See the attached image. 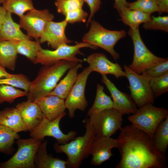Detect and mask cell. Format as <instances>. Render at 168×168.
<instances>
[{"instance_id": "6da1fadb", "label": "cell", "mask_w": 168, "mask_h": 168, "mask_svg": "<svg viewBox=\"0 0 168 168\" xmlns=\"http://www.w3.org/2000/svg\"><path fill=\"white\" fill-rule=\"evenodd\" d=\"M118 148L121 159L116 168H167V157L158 150L153 138L132 124L120 129Z\"/></svg>"}, {"instance_id": "7a4b0ae2", "label": "cell", "mask_w": 168, "mask_h": 168, "mask_svg": "<svg viewBox=\"0 0 168 168\" xmlns=\"http://www.w3.org/2000/svg\"><path fill=\"white\" fill-rule=\"evenodd\" d=\"M78 63L63 60L51 65L44 66L35 78L31 82L27 96V100L34 101L48 96L66 72Z\"/></svg>"}, {"instance_id": "3957f363", "label": "cell", "mask_w": 168, "mask_h": 168, "mask_svg": "<svg viewBox=\"0 0 168 168\" xmlns=\"http://www.w3.org/2000/svg\"><path fill=\"white\" fill-rule=\"evenodd\" d=\"M86 132L82 136L74 138L64 144H54V148L58 153H63L67 156V166L72 168H79L82 161L90 154L92 143L96 136L93 123L89 118L84 120Z\"/></svg>"}, {"instance_id": "277c9868", "label": "cell", "mask_w": 168, "mask_h": 168, "mask_svg": "<svg viewBox=\"0 0 168 168\" xmlns=\"http://www.w3.org/2000/svg\"><path fill=\"white\" fill-rule=\"evenodd\" d=\"M90 23V29L82 37L83 42L100 47L109 53L114 59H119V54L116 52L114 48L119 40L125 37L126 31L124 30H107L94 19Z\"/></svg>"}, {"instance_id": "5b68a950", "label": "cell", "mask_w": 168, "mask_h": 168, "mask_svg": "<svg viewBox=\"0 0 168 168\" xmlns=\"http://www.w3.org/2000/svg\"><path fill=\"white\" fill-rule=\"evenodd\" d=\"M84 48L97 49V47L83 42L77 43L73 45L63 44L54 50L45 49L41 47L38 51L33 63L40 64L43 66L50 65L63 60L82 63L83 61L77 58L76 56L77 54H83L80 49Z\"/></svg>"}, {"instance_id": "8992f818", "label": "cell", "mask_w": 168, "mask_h": 168, "mask_svg": "<svg viewBox=\"0 0 168 168\" xmlns=\"http://www.w3.org/2000/svg\"><path fill=\"white\" fill-rule=\"evenodd\" d=\"M168 115L166 109L150 103L138 109L128 119L133 126L153 138L158 126Z\"/></svg>"}, {"instance_id": "52a82bcc", "label": "cell", "mask_w": 168, "mask_h": 168, "mask_svg": "<svg viewBox=\"0 0 168 168\" xmlns=\"http://www.w3.org/2000/svg\"><path fill=\"white\" fill-rule=\"evenodd\" d=\"M128 33L134 47L133 60L128 66L132 70L141 74L145 71L168 59L156 56L148 49L141 38L139 28L135 29L130 28Z\"/></svg>"}, {"instance_id": "ba28073f", "label": "cell", "mask_w": 168, "mask_h": 168, "mask_svg": "<svg viewBox=\"0 0 168 168\" xmlns=\"http://www.w3.org/2000/svg\"><path fill=\"white\" fill-rule=\"evenodd\" d=\"M41 141L32 138L17 139L18 149L8 160L0 164L2 168H35V157Z\"/></svg>"}, {"instance_id": "9c48e42d", "label": "cell", "mask_w": 168, "mask_h": 168, "mask_svg": "<svg viewBox=\"0 0 168 168\" xmlns=\"http://www.w3.org/2000/svg\"><path fill=\"white\" fill-rule=\"evenodd\" d=\"M124 68L125 77L129 83L130 96L137 106L140 108L148 104H153L155 98L150 86L149 79L133 72L126 65Z\"/></svg>"}, {"instance_id": "30bf717a", "label": "cell", "mask_w": 168, "mask_h": 168, "mask_svg": "<svg viewBox=\"0 0 168 168\" xmlns=\"http://www.w3.org/2000/svg\"><path fill=\"white\" fill-rule=\"evenodd\" d=\"M92 72L89 66L78 74L75 84L65 99V107L68 110V114L70 118L74 117L76 110L84 111L87 106L85 90L88 78Z\"/></svg>"}, {"instance_id": "8fae6325", "label": "cell", "mask_w": 168, "mask_h": 168, "mask_svg": "<svg viewBox=\"0 0 168 168\" xmlns=\"http://www.w3.org/2000/svg\"><path fill=\"white\" fill-rule=\"evenodd\" d=\"M65 115L64 112L52 121L49 120L44 116L39 125L30 133V136L40 141L43 140L46 137H52L56 140L59 144H64L73 139L77 135L76 132L71 131L67 134H65L60 128V120Z\"/></svg>"}, {"instance_id": "7c38bea8", "label": "cell", "mask_w": 168, "mask_h": 168, "mask_svg": "<svg viewBox=\"0 0 168 168\" xmlns=\"http://www.w3.org/2000/svg\"><path fill=\"white\" fill-rule=\"evenodd\" d=\"M20 18L19 24L21 28L26 31L30 38L39 40L47 24L53 21L54 16L47 9L38 10L34 8Z\"/></svg>"}, {"instance_id": "4fadbf2b", "label": "cell", "mask_w": 168, "mask_h": 168, "mask_svg": "<svg viewBox=\"0 0 168 168\" xmlns=\"http://www.w3.org/2000/svg\"><path fill=\"white\" fill-rule=\"evenodd\" d=\"M123 115L113 108L106 109L96 117L90 118L94 125L96 136L111 137L122 128Z\"/></svg>"}, {"instance_id": "5bb4252c", "label": "cell", "mask_w": 168, "mask_h": 168, "mask_svg": "<svg viewBox=\"0 0 168 168\" xmlns=\"http://www.w3.org/2000/svg\"><path fill=\"white\" fill-rule=\"evenodd\" d=\"M101 80L110 93L113 109L123 115L133 114L136 112L137 106L130 96L119 90L106 75H102Z\"/></svg>"}, {"instance_id": "9a60e30c", "label": "cell", "mask_w": 168, "mask_h": 168, "mask_svg": "<svg viewBox=\"0 0 168 168\" xmlns=\"http://www.w3.org/2000/svg\"><path fill=\"white\" fill-rule=\"evenodd\" d=\"M119 142L118 139L111 137L96 136L90 148V154L92 155V164L99 166L109 160L113 156L112 149L118 148Z\"/></svg>"}, {"instance_id": "2e32d148", "label": "cell", "mask_w": 168, "mask_h": 168, "mask_svg": "<svg viewBox=\"0 0 168 168\" xmlns=\"http://www.w3.org/2000/svg\"><path fill=\"white\" fill-rule=\"evenodd\" d=\"M68 23L64 20L60 22L51 21L47 23L39 41L40 44L47 42L54 49L64 44L73 42L67 37L65 30Z\"/></svg>"}, {"instance_id": "e0dca14e", "label": "cell", "mask_w": 168, "mask_h": 168, "mask_svg": "<svg viewBox=\"0 0 168 168\" xmlns=\"http://www.w3.org/2000/svg\"><path fill=\"white\" fill-rule=\"evenodd\" d=\"M85 60L89 64L92 72H98L102 75H113L117 78L126 77L125 72L120 65L110 61L102 53L91 54Z\"/></svg>"}, {"instance_id": "ac0fdd59", "label": "cell", "mask_w": 168, "mask_h": 168, "mask_svg": "<svg viewBox=\"0 0 168 168\" xmlns=\"http://www.w3.org/2000/svg\"><path fill=\"white\" fill-rule=\"evenodd\" d=\"M18 111L27 131L31 132L40 123L44 115L35 101L27 100L18 104Z\"/></svg>"}, {"instance_id": "d6986e66", "label": "cell", "mask_w": 168, "mask_h": 168, "mask_svg": "<svg viewBox=\"0 0 168 168\" xmlns=\"http://www.w3.org/2000/svg\"><path fill=\"white\" fill-rule=\"evenodd\" d=\"M45 117L50 121L53 120L64 113L66 109L65 100L57 96L49 95L36 100Z\"/></svg>"}, {"instance_id": "ffe728a7", "label": "cell", "mask_w": 168, "mask_h": 168, "mask_svg": "<svg viewBox=\"0 0 168 168\" xmlns=\"http://www.w3.org/2000/svg\"><path fill=\"white\" fill-rule=\"evenodd\" d=\"M12 14L7 12L6 18L0 30V41H7L14 43L30 39L21 30L19 24L13 20Z\"/></svg>"}, {"instance_id": "44dd1931", "label": "cell", "mask_w": 168, "mask_h": 168, "mask_svg": "<svg viewBox=\"0 0 168 168\" xmlns=\"http://www.w3.org/2000/svg\"><path fill=\"white\" fill-rule=\"evenodd\" d=\"M47 141L41 143L36 153L35 159V167L38 168H66L68 163L48 154Z\"/></svg>"}, {"instance_id": "7402d4cb", "label": "cell", "mask_w": 168, "mask_h": 168, "mask_svg": "<svg viewBox=\"0 0 168 168\" xmlns=\"http://www.w3.org/2000/svg\"><path fill=\"white\" fill-rule=\"evenodd\" d=\"M0 124L16 133L27 131L16 108H7L0 111Z\"/></svg>"}, {"instance_id": "603a6c76", "label": "cell", "mask_w": 168, "mask_h": 168, "mask_svg": "<svg viewBox=\"0 0 168 168\" xmlns=\"http://www.w3.org/2000/svg\"><path fill=\"white\" fill-rule=\"evenodd\" d=\"M82 67L81 63H79L71 68L66 75L48 96H55L65 99L77 79L78 70Z\"/></svg>"}, {"instance_id": "cb8c5ba5", "label": "cell", "mask_w": 168, "mask_h": 168, "mask_svg": "<svg viewBox=\"0 0 168 168\" xmlns=\"http://www.w3.org/2000/svg\"><path fill=\"white\" fill-rule=\"evenodd\" d=\"M113 106L112 100L105 93L103 86L98 84L95 98L92 106L88 111L87 115L90 118H95L104 110L113 108Z\"/></svg>"}, {"instance_id": "d4e9b609", "label": "cell", "mask_w": 168, "mask_h": 168, "mask_svg": "<svg viewBox=\"0 0 168 168\" xmlns=\"http://www.w3.org/2000/svg\"><path fill=\"white\" fill-rule=\"evenodd\" d=\"M18 54L16 43L0 41V63L5 68L15 69Z\"/></svg>"}, {"instance_id": "484cf974", "label": "cell", "mask_w": 168, "mask_h": 168, "mask_svg": "<svg viewBox=\"0 0 168 168\" xmlns=\"http://www.w3.org/2000/svg\"><path fill=\"white\" fill-rule=\"evenodd\" d=\"M121 17L120 20L132 29L139 28L140 25L148 21L150 15L140 11L125 8L118 12Z\"/></svg>"}, {"instance_id": "4316f807", "label": "cell", "mask_w": 168, "mask_h": 168, "mask_svg": "<svg viewBox=\"0 0 168 168\" xmlns=\"http://www.w3.org/2000/svg\"><path fill=\"white\" fill-rule=\"evenodd\" d=\"M152 138L158 150L165 155L168 145V115L158 126Z\"/></svg>"}, {"instance_id": "83f0119b", "label": "cell", "mask_w": 168, "mask_h": 168, "mask_svg": "<svg viewBox=\"0 0 168 168\" xmlns=\"http://www.w3.org/2000/svg\"><path fill=\"white\" fill-rule=\"evenodd\" d=\"M16 45L18 54L24 56L33 63L36 58L39 49L41 47L39 40L32 41L30 39L16 43Z\"/></svg>"}, {"instance_id": "f1b7e54d", "label": "cell", "mask_w": 168, "mask_h": 168, "mask_svg": "<svg viewBox=\"0 0 168 168\" xmlns=\"http://www.w3.org/2000/svg\"><path fill=\"white\" fill-rule=\"evenodd\" d=\"M2 4L7 12L20 18L35 8L32 0H4Z\"/></svg>"}, {"instance_id": "f546056e", "label": "cell", "mask_w": 168, "mask_h": 168, "mask_svg": "<svg viewBox=\"0 0 168 168\" xmlns=\"http://www.w3.org/2000/svg\"><path fill=\"white\" fill-rule=\"evenodd\" d=\"M20 136L10 129L0 124V152L11 154L14 150L13 145Z\"/></svg>"}, {"instance_id": "4dcf8cb0", "label": "cell", "mask_w": 168, "mask_h": 168, "mask_svg": "<svg viewBox=\"0 0 168 168\" xmlns=\"http://www.w3.org/2000/svg\"><path fill=\"white\" fill-rule=\"evenodd\" d=\"M28 92L22 91L8 85H0V103L7 102L13 103L19 97L27 96Z\"/></svg>"}, {"instance_id": "1f68e13d", "label": "cell", "mask_w": 168, "mask_h": 168, "mask_svg": "<svg viewBox=\"0 0 168 168\" xmlns=\"http://www.w3.org/2000/svg\"><path fill=\"white\" fill-rule=\"evenodd\" d=\"M127 8L131 10H136L151 15L154 12L160 14L156 0H137L128 2Z\"/></svg>"}, {"instance_id": "d6a6232c", "label": "cell", "mask_w": 168, "mask_h": 168, "mask_svg": "<svg viewBox=\"0 0 168 168\" xmlns=\"http://www.w3.org/2000/svg\"><path fill=\"white\" fill-rule=\"evenodd\" d=\"M150 87L155 98L168 91V72L149 79Z\"/></svg>"}, {"instance_id": "836d02e7", "label": "cell", "mask_w": 168, "mask_h": 168, "mask_svg": "<svg viewBox=\"0 0 168 168\" xmlns=\"http://www.w3.org/2000/svg\"><path fill=\"white\" fill-rule=\"evenodd\" d=\"M31 82L28 78L22 74H13L12 76L0 79V85H8L28 92Z\"/></svg>"}, {"instance_id": "e575fe53", "label": "cell", "mask_w": 168, "mask_h": 168, "mask_svg": "<svg viewBox=\"0 0 168 168\" xmlns=\"http://www.w3.org/2000/svg\"><path fill=\"white\" fill-rule=\"evenodd\" d=\"M82 0H56L55 4L57 12L64 15L68 12L82 8Z\"/></svg>"}, {"instance_id": "d590c367", "label": "cell", "mask_w": 168, "mask_h": 168, "mask_svg": "<svg viewBox=\"0 0 168 168\" xmlns=\"http://www.w3.org/2000/svg\"><path fill=\"white\" fill-rule=\"evenodd\" d=\"M143 27L146 30H161L168 32V16H154L144 23Z\"/></svg>"}, {"instance_id": "8d00e7d4", "label": "cell", "mask_w": 168, "mask_h": 168, "mask_svg": "<svg viewBox=\"0 0 168 168\" xmlns=\"http://www.w3.org/2000/svg\"><path fill=\"white\" fill-rule=\"evenodd\" d=\"M167 72H168V59L145 71L141 74L150 79L162 76Z\"/></svg>"}, {"instance_id": "74e56055", "label": "cell", "mask_w": 168, "mask_h": 168, "mask_svg": "<svg viewBox=\"0 0 168 168\" xmlns=\"http://www.w3.org/2000/svg\"><path fill=\"white\" fill-rule=\"evenodd\" d=\"M88 15L87 12L81 8L66 13L64 20L67 23L71 24L76 22H85Z\"/></svg>"}, {"instance_id": "f35d334b", "label": "cell", "mask_w": 168, "mask_h": 168, "mask_svg": "<svg viewBox=\"0 0 168 168\" xmlns=\"http://www.w3.org/2000/svg\"><path fill=\"white\" fill-rule=\"evenodd\" d=\"M82 0L87 4L90 9V15L86 23V26H88L95 13L100 9L101 2L100 0Z\"/></svg>"}, {"instance_id": "ab89813d", "label": "cell", "mask_w": 168, "mask_h": 168, "mask_svg": "<svg viewBox=\"0 0 168 168\" xmlns=\"http://www.w3.org/2000/svg\"><path fill=\"white\" fill-rule=\"evenodd\" d=\"M157 5L160 11V14L168 12V0H156Z\"/></svg>"}, {"instance_id": "60d3db41", "label": "cell", "mask_w": 168, "mask_h": 168, "mask_svg": "<svg viewBox=\"0 0 168 168\" xmlns=\"http://www.w3.org/2000/svg\"><path fill=\"white\" fill-rule=\"evenodd\" d=\"M128 3L126 0H114V6L119 12L123 9L127 8Z\"/></svg>"}, {"instance_id": "b9f144b4", "label": "cell", "mask_w": 168, "mask_h": 168, "mask_svg": "<svg viewBox=\"0 0 168 168\" xmlns=\"http://www.w3.org/2000/svg\"><path fill=\"white\" fill-rule=\"evenodd\" d=\"M7 12L5 8L0 5V30L5 20Z\"/></svg>"}, {"instance_id": "7bdbcfd3", "label": "cell", "mask_w": 168, "mask_h": 168, "mask_svg": "<svg viewBox=\"0 0 168 168\" xmlns=\"http://www.w3.org/2000/svg\"><path fill=\"white\" fill-rule=\"evenodd\" d=\"M13 74L7 72L5 68L0 63V79L9 77H12Z\"/></svg>"}, {"instance_id": "ee69618b", "label": "cell", "mask_w": 168, "mask_h": 168, "mask_svg": "<svg viewBox=\"0 0 168 168\" xmlns=\"http://www.w3.org/2000/svg\"><path fill=\"white\" fill-rule=\"evenodd\" d=\"M4 0H0V5L2 4Z\"/></svg>"}]
</instances>
